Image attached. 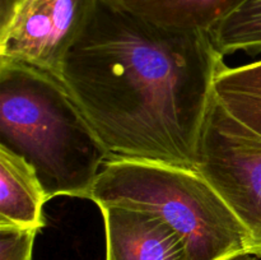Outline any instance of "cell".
<instances>
[{
    "label": "cell",
    "mask_w": 261,
    "mask_h": 260,
    "mask_svg": "<svg viewBox=\"0 0 261 260\" xmlns=\"http://www.w3.org/2000/svg\"><path fill=\"white\" fill-rule=\"evenodd\" d=\"M223 58L211 33L162 27L98 0L60 79L109 161L196 170Z\"/></svg>",
    "instance_id": "obj_1"
},
{
    "label": "cell",
    "mask_w": 261,
    "mask_h": 260,
    "mask_svg": "<svg viewBox=\"0 0 261 260\" xmlns=\"http://www.w3.org/2000/svg\"><path fill=\"white\" fill-rule=\"evenodd\" d=\"M0 145L27 161L47 200L88 199L106 149L60 78L0 59Z\"/></svg>",
    "instance_id": "obj_2"
},
{
    "label": "cell",
    "mask_w": 261,
    "mask_h": 260,
    "mask_svg": "<svg viewBox=\"0 0 261 260\" xmlns=\"http://www.w3.org/2000/svg\"><path fill=\"white\" fill-rule=\"evenodd\" d=\"M89 200L154 214L186 245L189 260L249 254V239L216 189L196 170L155 162L107 161Z\"/></svg>",
    "instance_id": "obj_3"
},
{
    "label": "cell",
    "mask_w": 261,
    "mask_h": 260,
    "mask_svg": "<svg viewBox=\"0 0 261 260\" xmlns=\"http://www.w3.org/2000/svg\"><path fill=\"white\" fill-rule=\"evenodd\" d=\"M196 171L216 189L261 257V137L234 119L214 96L199 144Z\"/></svg>",
    "instance_id": "obj_4"
},
{
    "label": "cell",
    "mask_w": 261,
    "mask_h": 260,
    "mask_svg": "<svg viewBox=\"0 0 261 260\" xmlns=\"http://www.w3.org/2000/svg\"><path fill=\"white\" fill-rule=\"evenodd\" d=\"M98 0H22L0 33V59L60 78L69 50L79 40Z\"/></svg>",
    "instance_id": "obj_5"
},
{
    "label": "cell",
    "mask_w": 261,
    "mask_h": 260,
    "mask_svg": "<svg viewBox=\"0 0 261 260\" xmlns=\"http://www.w3.org/2000/svg\"><path fill=\"white\" fill-rule=\"evenodd\" d=\"M106 231V260H189L182 237L154 214L117 205L99 206Z\"/></svg>",
    "instance_id": "obj_6"
},
{
    "label": "cell",
    "mask_w": 261,
    "mask_h": 260,
    "mask_svg": "<svg viewBox=\"0 0 261 260\" xmlns=\"http://www.w3.org/2000/svg\"><path fill=\"white\" fill-rule=\"evenodd\" d=\"M46 201L48 200L35 168L0 145V227L41 231L45 226Z\"/></svg>",
    "instance_id": "obj_7"
},
{
    "label": "cell",
    "mask_w": 261,
    "mask_h": 260,
    "mask_svg": "<svg viewBox=\"0 0 261 260\" xmlns=\"http://www.w3.org/2000/svg\"><path fill=\"white\" fill-rule=\"evenodd\" d=\"M132 14L162 27L191 32L212 31L244 0H110Z\"/></svg>",
    "instance_id": "obj_8"
},
{
    "label": "cell",
    "mask_w": 261,
    "mask_h": 260,
    "mask_svg": "<svg viewBox=\"0 0 261 260\" xmlns=\"http://www.w3.org/2000/svg\"><path fill=\"white\" fill-rule=\"evenodd\" d=\"M214 96L234 119L261 137V60L224 66L214 81Z\"/></svg>",
    "instance_id": "obj_9"
},
{
    "label": "cell",
    "mask_w": 261,
    "mask_h": 260,
    "mask_svg": "<svg viewBox=\"0 0 261 260\" xmlns=\"http://www.w3.org/2000/svg\"><path fill=\"white\" fill-rule=\"evenodd\" d=\"M223 56L234 53H261V0H244L211 33Z\"/></svg>",
    "instance_id": "obj_10"
},
{
    "label": "cell",
    "mask_w": 261,
    "mask_h": 260,
    "mask_svg": "<svg viewBox=\"0 0 261 260\" xmlns=\"http://www.w3.org/2000/svg\"><path fill=\"white\" fill-rule=\"evenodd\" d=\"M38 229L0 227V260H32L33 244Z\"/></svg>",
    "instance_id": "obj_11"
},
{
    "label": "cell",
    "mask_w": 261,
    "mask_h": 260,
    "mask_svg": "<svg viewBox=\"0 0 261 260\" xmlns=\"http://www.w3.org/2000/svg\"><path fill=\"white\" fill-rule=\"evenodd\" d=\"M22 0H0V33L12 22Z\"/></svg>",
    "instance_id": "obj_12"
},
{
    "label": "cell",
    "mask_w": 261,
    "mask_h": 260,
    "mask_svg": "<svg viewBox=\"0 0 261 260\" xmlns=\"http://www.w3.org/2000/svg\"><path fill=\"white\" fill-rule=\"evenodd\" d=\"M228 260H260L259 257L255 256V255L251 254H241V255H237V256L231 257Z\"/></svg>",
    "instance_id": "obj_13"
}]
</instances>
